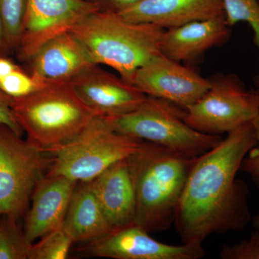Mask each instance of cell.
Here are the masks:
<instances>
[{
	"instance_id": "6da1fadb",
	"label": "cell",
	"mask_w": 259,
	"mask_h": 259,
	"mask_svg": "<svg viewBox=\"0 0 259 259\" xmlns=\"http://www.w3.org/2000/svg\"><path fill=\"white\" fill-rule=\"evenodd\" d=\"M255 144L254 125L247 122L196 158L174 219L183 243L202 244L214 233L242 231L251 221L249 189L236 175Z\"/></svg>"
},
{
	"instance_id": "7a4b0ae2",
	"label": "cell",
	"mask_w": 259,
	"mask_h": 259,
	"mask_svg": "<svg viewBox=\"0 0 259 259\" xmlns=\"http://www.w3.org/2000/svg\"><path fill=\"white\" fill-rule=\"evenodd\" d=\"M197 158L142 141L127 158L136 194V224L148 233L169 228Z\"/></svg>"
},
{
	"instance_id": "3957f363",
	"label": "cell",
	"mask_w": 259,
	"mask_h": 259,
	"mask_svg": "<svg viewBox=\"0 0 259 259\" xmlns=\"http://www.w3.org/2000/svg\"><path fill=\"white\" fill-rule=\"evenodd\" d=\"M163 31L152 24L135 23L118 13L101 10L71 30L94 64L110 66L130 83L140 67L161 54Z\"/></svg>"
},
{
	"instance_id": "277c9868",
	"label": "cell",
	"mask_w": 259,
	"mask_h": 259,
	"mask_svg": "<svg viewBox=\"0 0 259 259\" xmlns=\"http://www.w3.org/2000/svg\"><path fill=\"white\" fill-rule=\"evenodd\" d=\"M15 119L27 139L44 152L74 139L97 117L70 82L49 83L21 98H12Z\"/></svg>"
},
{
	"instance_id": "5b68a950",
	"label": "cell",
	"mask_w": 259,
	"mask_h": 259,
	"mask_svg": "<svg viewBox=\"0 0 259 259\" xmlns=\"http://www.w3.org/2000/svg\"><path fill=\"white\" fill-rule=\"evenodd\" d=\"M143 141L119 134L97 116L74 139L47 151L48 175L90 182L116 162L136 152Z\"/></svg>"
},
{
	"instance_id": "8992f818",
	"label": "cell",
	"mask_w": 259,
	"mask_h": 259,
	"mask_svg": "<svg viewBox=\"0 0 259 259\" xmlns=\"http://www.w3.org/2000/svg\"><path fill=\"white\" fill-rule=\"evenodd\" d=\"M185 109L171 102L148 96L134 111L104 117L119 134L197 158L217 146L223 139L192 128L185 122Z\"/></svg>"
},
{
	"instance_id": "52a82bcc",
	"label": "cell",
	"mask_w": 259,
	"mask_h": 259,
	"mask_svg": "<svg viewBox=\"0 0 259 259\" xmlns=\"http://www.w3.org/2000/svg\"><path fill=\"white\" fill-rule=\"evenodd\" d=\"M203 96L185 109V122L203 134L220 136L252 122L259 114V88L248 90L235 74L208 77Z\"/></svg>"
},
{
	"instance_id": "ba28073f",
	"label": "cell",
	"mask_w": 259,
	"mask_h": 259,
	"mask_svg": "<svg viewBox=\"0 0 259 259\" xmlns=\"http://www.w3.org/2000/svg\"><path fill=\"white\" fill-rule=\"evenodd\" d=\"M49 166L47 153L0 125V215L21 218Z\"/></svg>"
},
{
	"instance_id": "9c48e42d",
	"label": "cell",
	"mask_w": 259,
	"mask_h": 259,
	"mask_svg": "<svg viewBox=\"0 0 259 259\" xmlns=\"http://www.w3.org/2000/svg\"><path fill=\"white\" fill-rule=\"evenodd\" d=\"M97 10L89 0H27L19 57L30 60L44 44L71 31Z\"/></svg>"
},
{
	"instance_id": "30bf717a",
	"label": "cell",
	"mask_w": 259,
	"mask_h": 259,
	"mask_svg": "<svg viewBox=\"0 0 259 259\" xmlns=\"http://www.w3.org/2000/svg\"><path fill=\"white\" fill-rule=\"evenodd\" d=\"M149 233L136 223H130L88 242L81 251L89 256L113 259H199L205 255L201 243L167 244Z\"/></svg>"
},
{
	"instance_id": "8fae6325",
	"label": "cell",
	"mask_w": 259,
	"mask_h": 259,
	"mask_svg": "<svg viewBox=\"0 0 259 259\" xmlns=\"http://www.w3.org/2000/svg\"><path fill=\"white\" fill-rule=\"evenodd\" d=\"M131 83L147 96L167 100L184 109L198 101L209 87L208 77L161 53L140 67Z\"/></svg>"
},
{
	"instance_id": "7c38bea8",
	"label": "cell",
	"mask_w": 259,
	"mask_h": 259,
	"mask_svg": "<svg viewBox=\"0 0 259 259\" xmlns=\"http://www.w3.org/2000/svg\"><path fill=\"white\" fill-rule=\"evenodd\" d=\"M70 83L85 105L100 117L134 111L148 97L133 83L95 64L81 71Z\"/></svg>"
},
{
	"instance_id": "4fadbf2b",
	"label": "cell",
	"mask_w": 259,
	"mask_h": 259,
	"mask_svg": "<svg viewBox=\"0 0 259 259\" xmlns=\"http://www.w3.org/2000/svg\"><path fill=\"white\" fill-rule=\"evenodd\" d=\"M76 181L59 175H44L32 193L26 212L25 235L33 243L38 238L62 228Z\"/></svg>"
},
{
	"instance_id": "5bb4252c",
	"label": "cell",
	"mask_w": 259,
	"mask_h": 259,
	"mask_svg": "<svg viewBox=\"0 0 259 259\" xmlns=\"http://www.w3.org/2000/svg\"><path fill=\"white\" fill-rule=\"evenodd\" d=\"M118 14L129 21L164 30L225 16L223 0H141Z\"/></svg>"
},
{
	"instance_id": "9a60e30c",
	"label": "cell",
	"mask_w": 259,
	"mask_h": 259,
	"mask_svg": "<svg viewBox=\"0 0 259 259\" xmlns=\"http://www.w3.org/2000/svg\"><path fill=\"white\" fill-rule=\"evenodd\" d=\"M30 74L47 83L70 82L94 63L71 31L51 39L30 58Z\"/></svg>"
},
{
	"instance_id": "2e32d148",
	"label": "cell",
	"mask_w": 259,
	"mask_h": 259,
	"mask_svg": "<svg viewBox=\"0 0 259 259\" xmlns=\"http://www.w3.org/2000/svg\"><path fill=\"white\" fill-rule=\"evenodd\" d=\"M231 33L225 16L192 22L164 30L161 53L179 62H192L212 48L225 44Z\"/></svg>"
},
{
	"instance_id": "e0dca14e",
	"label": "cell",
	"mask_w": 259,
	"mask_h": 259,
	"mask_svg": "<svg viewBox=\"0 0 259 259\" xmlns=\"http://www.w3.org/2000/svg\"><path fill=\"white\" fill-rule=\"evenodd\" d=\"M127 158L116 162L92 180L99 202L113 228L135 222L136 194Z\"/></svg>"
},
{
	"instance_id": "ac0fdd59",
	"label": "cell",
	"mask_w": 259,
	"mask_h": 259,
	"mask_svg": "<svg viewBox=\"0 0 259 259\" xmlns=\"http://www.w3.org/2000/svg\"><path fill=\"white\" fill-rule=\"evenodd\" d=\"M62 228L74 243L95 241L113 228L99 202L92 181L78 182Z\"/></svg>"
},
{
	"instance_id": "d6986e66",
	"label": "cell",
	"mask_w": 259,
	"mask_h": 259,
	"mask_svg": "<svg viewBox=\"0 0 259 259\" xmlns=\"http://www.w3.org/2000/svg\"><path fill=\"white\" fill-rule=\"evenodd\" d=\"M16 218L0 215V259H28L31 248Z\"/></svg>"
},
{
	"instance_id": "ffe728a7",
	"label": "cell",
	"mask_w": 259,
	"mask_h": 259,
	"mask_svg": "<svg viewBox=\"0 0 259 259\" xmlns=\"http://www.w3.org/2000/svg\"><path fill=\"white\" fill-rule=\"evenodd\" d=\"M225 18L228 26L244 22L254 33V42L259 51V0H223ZM259 88V69L255 77Z\"/></svg>"
},
{
	"instance_id": "44dd1931",
	"label": "cell",
	"mask_w": 259,
	"mask_h": 259,
	"mask_svg": "<svg viewBox=\"0 0 259 259\" xmlns=\"http://www.w3.org/2000/svg\"><path fill=\"white\" fill-rule=\"evenodd\" d=\"M74 242L63 228L48 233L32 243L28 259H65Z\"/></svg>"
},
{
	"instance_id": "7402d4cb",
	"label": "cell",
	"mask_w": 259,
	"mask_h": 259,
	"mask_svg": "<svg viewBox=\"0 0 259 259\" xmlns=\"http://www.w3.org/2000/svg\"><path fill=\"white\" fill-rule=\"evenodd\" d=\"M26 5L27 0H0V17L11 51L20 45Z\"/></svg>"
},
{
	"instance_id": "603a6c76",
	"label": "cell",
	"mask_w": 259,
	"mask_h": 259,
	"mask_svg": "<svg viewBox=\"0 0 259 259\" xmlns=\"http://www.w3.org/2000/svg\"><path fill=\"white\" fill-rule=\"evenodd\" d=\"M47 84L20 67L0 79V91L13 99L21 98L41 90Z\"/></svg>"
},
{
	"instance_id": "cb8c5ba5",
	"label": "cell",
	"mask_w": 259,
	"mask_h": 259,
	"mask_svg": "<svg viewBox=\"0 0 259 259\" xmlns=\"http://www.w3.org/2000/svg\"><path fill=\"white\" fill-rule=\"evenodd\" d=\"M222 259H259V231L254 229L248 239L233 245H224L220 252Z\"/></svg>"
},
{
	"instance_id": "d4e9b609",
	"label": "cell",
	"mask_w": 259,
	"mask_h": 259,
	"mask_svg": "<svg viewBox=\"0 0 259 259\" xmlns=\"http://www.w3.org/2000/svg\"><path fill=\"white\" fill-rule=\"evenodd\" d=\"M256 136V144L248 151L241 165V171L248 174L259 189V114L253 119Z\"/></svg>"
},
{
	"instance_id": "484cf974",
	"label": "cell",
	"mask_w": 259,
	"mask_h": 259,
	"mask_svg": "<svg viewBox=\"0 0 259 259\" xmlns=\"http://www.w3.org/2000/svg\"><path fill=\"white\" fill-rule=\"evenodd\" d=\"M12 98L0 91V125H5L23 136L24 132L15 119L11 107Z\"/></svg>"
},
{
	"instance_id": "4316f807",
	"label": "cell",
	"mask_w": 259,
	"mask_h": 259,
	"mask_svg": "<svg viewBox=\"0 0 259 259\" xmlns=\"http://www.w3.org/2000/svg\"><path fill=\"white\" fill-rule=\"evenodd\" d=\"M97 5L99 10L120 13L141 0H89Z\"/></svg>"
},
{
	"instance_id": "83f0119b",
	"label": "cell",
	"mask_w": 259,
	"mask_h": 259,
	"mask_svg": "<svg viewBox=\"0 0 259 259\" xmlns=\"http://www.w3.org/2000/svg\"><path fill=\"white\" fill-rule=\"evenodd\" d=\"M20 68L7 56H0V79Z\"/></svg>"
},
{
	"instance_id": "f1b7e54d",
	"label": "cell",
	"mask_w": 259,
	"mask_h": 259,
	"mask_svg": "<svg viewBox=\"0 0 259 259\" xmlns=\"http://www.w3.org/2000/svg\"><path fill=\"white\" fill-rule=\"evenodd\" d=\"M11 52L8 40H7L6 34L3 20L0 17V56H7Z\"/></svg>"
},
{
	"instance_id": "f546056e",
	"label": "cell",
	"mask_w": 259,
	"mask_h": 259,
	"mask_svg": "<svg viewBox=\"0 0 259 259\" xmlns=\"http://www.w3.org/2000/svg\"><path fill=\"white\" fill-rule=\"evenodd\" d=\"M252 224L254 229L259 231V212L252 219Z\"/></svg>"
}]
</instances>
